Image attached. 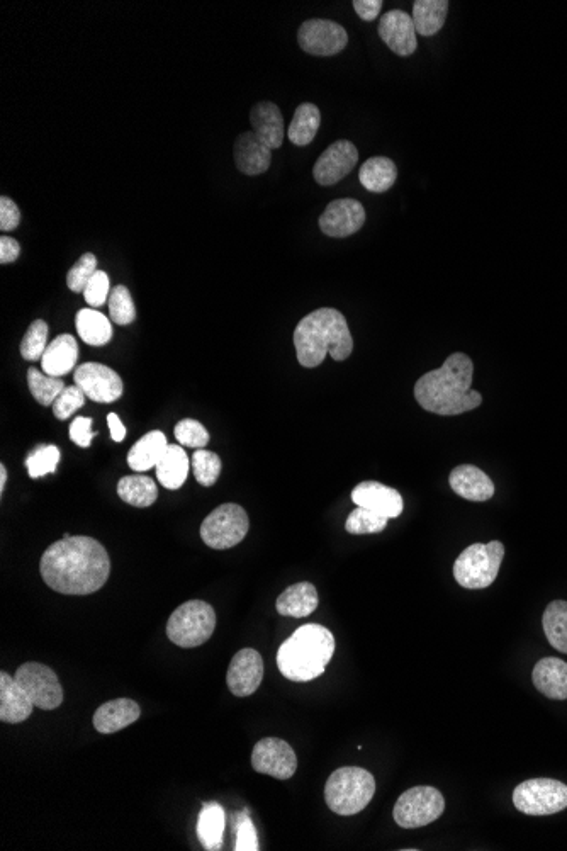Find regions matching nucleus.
Instances as JSON below:
<instances>
[{
    "instance_id": "nucleus-22",
    "label": "nucleus",
    "mask_w": 567,
    "mask_h": 851,
    "mask_svg": "<svg viewBox=\"0 0 567 851\" xmlns=\"http://www.w3.org/2000/svg\"><path fill=\"white\" fill-rule=\"evenodd\" d=\"M34 704L16 678L6 671L0 673V721L19 724L33 714Z\"/></svg>"
},
{
    "instance_id": "nucleus-35",
    "label": "nucleus",
    "mask_w": 567,
    "mask_h": 851,
    "mask_svg": "<svg viewBox=\"0 0 567 851\" xmlns=\"http://www.w3.org/2000/svg\"><path fill=\"white\" fill-rule=\"evenodd\" d=\"M118 495L133 507H152L157 502V483L148 476H124L118 483Z\"/></svg>"
},
{
    "instance_id": "nucleus-10",
    "label": "nucleus",
    "mask_w": 567,
    "mask_h": 851,
    "mask_svg": "<svg viewBox=\"0 0 567 851\" xmlns=\"http://www.w3.org/2000/svg\"><path fill=\"white\" fill-rule=\"evenodd\" d=\"M444 811L445 799L440 790L420 785L399 795L393 816L401 828L415 829L437 821Z\"/></svg>"
},
{
    "instance_id": "nucleus-23",
    "label": "nucleus",
    "mask_w": 567,
    "mask_h": 851,
    "mask_svg": "<svg viewBox=\"0 0 567 851\" xmlns=\"http://www.w3.org/2000/svg\"><path fill=\"white\" fill-rule=\"evenodd\" d=\"M270 162H272V150L265 147L253 131L242 133L236 138L235 164L242 174H264L269 170Z\"/></svg>"
},
{
    "instance_id": "nucleus-49",
    "label": "nucleus",
    "mask_w": 567,
    "mask_h": 851,
    "mask_svg": "<svg viewBox=\"0 0 567 851\" xmlns=\"http://www.w3.org/2000/svg\"><path fill=\"white\" fill-rule=\"evenodd\" d=\"M96 434L92 432V418L77 417L70 425V439L79 447H89Z\"/></svg>"
},
{
    "instance_id": "nucleus-47",
    "label": "nucleus",
    "mask_w": 567,
    "mask_h": 851,
    "mask_svg": "<svg viewBox=\"0 0 567 851\" xmlns=\"http://www.w3.org/2000/svg\"><path fill=\"white\" fill-rule=\"evenodd\" d=\"M238 851H257L259 850V841H257V833L253 828V823L248 818L247 814H243L242 821L238 823V833H236V848Z\"/></svg>"
},
{
    "instance_id": "nucleus-14",
    "label": "nucleus",
    "mask_w": 567,
    "mask_h": 851,
    "mask_svg": "<svg viewBox=\"0 0 567 851\" xmlns=\"http://www.w3.org/2000/svg\"><path fill=\"white\" fill-rule=\"evenodd\" d=\"M73 381L96 403H114L123 396V379L111 367L97 362H85L75 369Z\"/></svg>"
},
{
    "instance_id": "nucleus-52",
    "label": "nucleus",
    "mask_w": 567,
    "mask_h": 851,
    "mask_svg": "<svg viewBox=\"0 0 567 851\" xmlns=\"http://www.w3.org/2000/svg\"><path fill=\"white\" fill-rule=\"evenodd\" d=\"M107 423H109V430H111V437H113L114 442H123L124 437H126V427L121 422V418L116 413H109Z\"/></svg>"
},
{
    "instance_id": "nucleus-30",
    "label": "nucleus",
    "mask_w": 567,
    "mask_h": 851,
    "mask_svg": "<svg viewBox=\"0 0 567 851\" xmlns=\"http://www.w3.org/2000/svg\"><path fill=\"white\" fill-rule=\"evenodd\" d=\"M157 478L160 485L167 490H179L184 485L189 474V457L180 446H169L157 464Z\"/></svg>"
},
{
    "instance_id": "nucleus-31",
    "label": "nucleus",
    "mask_w": 567,
    "mask_h": 851,
    "mask_svg": "<svg viewBox=\"0 0 567 851\" xmlns=\"http://www.w3.org/2000/svg\"><path fill=\"white\" fill-rule=\"evenodd\" d=\"M75 327L79 332L80 339L84 340L85 344L94 345V347H102L109 344L113 339V327L111 320L92 310V308H84L75 316Z\"/></svg>"
},
{
    "instance_id": "nucleus-53",
    "label": "nucleus",
    "mask_w": 567,
    "mask_h": 851,
    "mask_svg": "<svg viewBox=\"0 0 567 851\" xmlns=\"http://www.w3.org/2000/svg\"><path fill=\"white\" fill-rule=\"evenodd\" d=\"M6 483H7V469H6V466H4V464H2V466H0V493H4V490H6Z\"/></svg>"
},
{
    "instance_id": "nucleus-44",
    "label": "nucleus",
    "mask_w": 567,
    "mask_h": 851,
    "mask_svg": "<svg viewBox=\"0 0 567 851\" xmlns=\"http://www.w3.org/2000/svg\"><path fill=\"white\" fill-rule=\"evenodd\" d=\"M175 439L179 440L180 446L204 449L208 446L209 434L197 420L186 418L175 425Z\"/></svg>"
},
{
    "instance_id": "nucleus-43",
    "label": "nucleus",
    "mask_w": 567,
    "mask_h": 851,
    "mask_svg": "<svg viewBox=\"0 0 567 851\" xmlns=\"http://www.w3.org/2000/svg\"><path fill=\"white\" fill-rule=\"evenodd\" d=\"M97 272V259L96 255L87 254L82 255L75 264H73L72 269L68 271L67 274V286L70 291L73 293H84L85 288H87V284H89L90 279L94 277V274Z\"/></svg>"
},
{
    "instance_id": "nucleus-1",
    "label": "nucleus",
    "mask_w": 567,
    "mask_h": 851,
    "mask_svg": "<svg viewBox=\"0 0 567 851\" xmlns=\"http://www.w3.org/2000/svg\"><path fill=\"white\" fill-rule=\"evenodd\" d=\"M46 585L63 595H90L106 585L111 563L101 542L85 536L63 537L46 549L40 563Z\"/></svg>"
},
{
    "instance_id": "nucleus-38",
    "label": "nucleus",
    "mask_w": 567,
    "mask_h": 851,
    "mask_svg": "<svg viewBox=\"0 0 567 851\" xmlns=\"http://www.w3.org/2000/svg\"><path fill=\"white\" fill-rule=\"evenodd\" d=\"M389 519L367 510V508H355L345 522V529L354 536H365V534H379L388 527Z\"/></svg>"
},
{
    "instance_id": "nucleus-17",
    "label": "nucleus",
    "mask_w": 567,
    "mask_h": 851,
    "mask_svg": "<svg viewBox=\"0 0 567 851\" xmlns=\"http://www.w3.org/2000/svg\"><path fill=\"white\" fill-rule=\"evenodd\" d=\"M365 223V209L357 199H337L320 216L321 232L326 237L345 238L359 232Z\"/></svg>"
},
{
    "instance_id": "nucleus-40",
    "label": "nucleus",
    "mask_w": 567,
    "mask_h": 851,
    "mask_svg": "<svg viewBox=\"0 0 567 851\" xmlns=\"http://www.w3.org/2000/svg\"><path fill=\"white\" fill-rule=\"evenodd\" d=\"M48 323L45 320H36V322L31 323V327L28 328V332L24 335L23 340H21V356L26 359V361H38L45 354L46 347H48Z\"/></svg>"
},
{
    "instance_id": "nucleus-39",
    "label": "nucleus",
    "mask_w": 567,
    "mask_h": 851,
    "mask_svg": "<svg viewBox=\"0 0 567 851\" xmlns=\"http://www.w3.org/2000/svg\"><path fill=\"white\" fill-rule=\"evenodd\" d=\"M60 449L57 446H40L36 447L28 459H26V468L33 480L43 478L46 474H53L57 471L58 463H60Z\"/></svg>"
},
{
    "instance_id": "nucleus-24",
    "label": "nucleus",
    "mask_w": 567,
    "mask_h": 851,
    "mask_svg": "<svg viewBox=\"0 0 567 851\" xmlns=\"http://www.w3.org/2000/svg\"><path fill=\"white\" fill-rule=\"evenodd\" d=\"M141 716L140 705L131 699H116L102 704L94 714V728L102 734L118 733Z\"/></svg>"
},
{
    "instance_id": "nucleus-33",
    "label": "nucleus",
    "mask_w": 567,
    "mask_h": 851,
    "mask_svg": "<svg viewBox=\"0 0 567 851\" xmlns=\"http://www.w3.org/2000/svg\"><path fill=\"white\" fill-rule=\"evenodd\" d=\"M447 0H416L413 4V23L416 33L425 38L435 36L445 26L447 12H449Z\"/></svg>"
},
{
    "instance_id": "nucleus-15",
    "label": "nucleus",
    "mask_w": 567,
    "mask_h": 851,
    "mask_svg": "<svg viewBox=\"0 0 567 851\" xmlns=\"http://www.w3.org/2000/svg\"><path fill=\"white\" fill-rule=\"evenodd\" d=\"M357 162L359 152L352 141H335L321 153L313 169V177L320 186H335L354 170Z\"/></svg>"
},
{
    "instance_id": "nucleus-3",
    "label": "nucleus",
    "mask_w": 567,
    "mask_h": 851,
    "mask_svg": "<svg viewBox=\"0 0 567 851\" xmlns=\"http://www.w3.org/2000/svg\"><path fill=\"white\" fill-rule=\"evenodd\" d=\"M294 345L299 364L318 367L325 357L335 361L349 359L354 350V339L345 316L335 308H320L304 316L294 330Z\"/></svg>"
},
{
    "instance_id": "nucleus-18",
    "label": "nucleus",
    "mask_w": 567,
    "mask_h": 851,
    "mask_svg": "<svg viewBox=\"0 0 567 851\" xmlns=\"http://www.w3.org/2000/svg\"><path fill=\"white\" fill-rule=\"evenodd\" d=\"M352 502L357 507L367 508L386 519H398L403 513L405 502L398 490L382 485L379 481H364L352 491Z\"/></svg>"
},
{
    "instance_id": "nucleus-50",
    "label": "nucleus",
    "mask_w": 567,
    "mask_h": 851,
    "mask_svg": "<svg viewBox=\"0 0 567 851\" xmlns=\"http://www.w3.org/2000/svg\"><path fill=\"white\" fill-rule=\"evenodd\" d=\"M352 6H354L355 12L359 14L360 19L371 23V21L377 19L384 4H382V0H354Z\"/></svg>"
},
{
    "instance_id": "nucleus-21",
    "label": "nucleus",
    "mask_w": 567,
    "mask_h": 851,
    "mask_svg": "<svg viewBox=\"0 0 567 851\" xmlns=\"http://www.w3.org/2000/svg\"><path fill=\"white\" fill-rule=\"evenodd\" d=\"M250 123H252L253 133L264 143L265 147H269L270 150L282 147V141H284V135H286V126H284V118H282L281 109L277 104L270 101L255 104V108L250 113Z\"/></svg>"
},
{
    "instance_id": "nucleus-46",
    "label": "nucleus",
    "mask_w": 567,
    "mask_h": 851,
    "mask_svg": "<svg viewBox=\"0 0 567 851\" xmlns=\"http://www.w3.org/2000/svg\"><path fill=\"white\" fill-rule=\"evenodd\" d=\"M84 296L87 305L94 306V308L106 303V299L111 296V284H109V277H107L106 272L97 271L94 274V277L87 284V288H85Z\"/></svg>"
},
{
    "instance_id": "nucleus-51",
    "label": "nucleus",
    "mask_w": 567,
    "mask_h": 851,
    "mask_svg": "<svg viewBox=\"0 0 567 851\" xmlns=\"http://www.w3.org/2000/svg\"><path fill=\"white\" fill-rule=\"evenodd\" d=\"M21 255V245L11 237H0V264H12Z\"/></svg>"
},
{
    "instance_id": "nucleus-34",
    "label": "nucleus",
    "mask_w": 567,
    "mask_h": 851,
    "mask_svg": "<svg viewBox=\"0 0 567 851\" xmlns=\"http://www.w3.org/2000/svg\"><path fill=\"white\" fill-rule=\"evenodd\" d=\"M320 124L321 113L318 106L311 104V102H304L296 109L291 126L287 130V136L296 147H306L311 141L315 140L316 133L320 130Z\"/></svg>"
},
{
    "instance_id": "nucleus-41",
    "label": "nucleus",
    "mask_w": 567,
    "mask_h": 851,
    "mask_svg": "<svg viewBox=\"0 0 567 851\" xmlns=\"http://www.w3.org/2000/svg\"><path fill=\"white\" fill-rule=\"evenodd\" d=\"M192 471L201 486H213L221 474V459L214 452L197 449L192 456Z\"/></svg>"
},
{
    "instance_id": "nucleus-20",
    "label": "nucleus",
    "mask_w": 567,
    "mask_h": 851,
    "mask_svg": "<svg viewBox=\"0 0 567 851\" xmlns=\"http://www.w3.org/2000/svg\"><path fill=\"white\" fill-rule=\"evenodd\" d=\"M449 483L455 495L471 502H488L495 495V483L488 474L472 464H462L452 469Z\"/></svg>"
},
{
    "instance_id": "nucleus-36",
    "label": "nucleus",
    "mask_w": 567,
    "mask_h": 851,
    "mask_svg": "<svg viewBox=\"0 0 567 851\" xmlns=\"http://www.w3.org/2000/svg\"><path fill=\"white\" fill-rule=\"evenodd\" d=\"M542 626L552 648L567 654V602L554 600L547 605L542 617Z\"/></svg>"
},
{
    "instance_id": "nucleus-6",
    "label": "nucleus",
    "mask_w": 567,
    "mask_h": 851,
    "mask_svg": "<svg viewBox=\"0 0 567 851\" xmlns=\"http://www.w3.org/2000/svg\"><path fill=\"white\" fill-rule=\"evenodd\" d=\"M505 558L503 542L472 544L455 559L454 578L467 590H484L495 583Z\"/></svg>"
},
{
    "instance_id": "nucleus-2",
    "label": "nucleus",
    "mask_w": 567,
    "mask_h": 851,
    "mask_svg": "<svg viewBox=\"0 0 567 851\" xmlns=\"http://www.w3.org/2000/svg\"><path fill=\"white\" fill-rule=\"evenodd\" d=\"M474 364L462 352L447 357L440 369L423 374L415 384V398L423 410L452 417L476 410L483 403V396L472 389Z\"/></svg>"
},
{
    "instance_id": "nucleus-12",
    "label": "nucleus",
    "mask_w": 567,
    "mask_h": 851,
    "mask_svg": "<svg viewBox=\"0 0 567 851\" xmlns=\"http://www.w3.org/2000/svg\"><path fill=\"white\" fill-rule=\"evenodd\" d=\"M298 43L309 55L333 57L349 45V34L335 21L309 19L299 28Z\"/></svg>"
},
{
    "instance_id": "nucleus-37",
    "label": "nucleus",
    "mask_w": 567,
    "mask_h": 851,
    "mask_svg": "<svg viewBox=\"0 0 567 851\" xmlns=\"http://www.w3.org/2000/svg\"><path fill=\"white\" fill-rule=\"evenodd\" d=\"M28 386L34 400L43 406H53L58 396L62 395L63 389L67 388L62 379L48 376L36 367L28 369Z\"/></svg>"
},
{
    "instance_id": "nucleus-7",
    "label": "nucleus",
    "mask_w": 567,
    "mask_h": 851,
    "mask_svg": "<svg viewBox=\"0 0 567 851\" xmlns=\"http://www.w3.org/2000/svg\"><path fill=\"white\" fill-rule=\"evenodd\" d=\"M216 629V614L203 600L180 605L167 622V636L180 648H197L208 643Z\"/></svg>"
},
{
    "instance_id": "nucleus-11",
    "label": "nucleus",
    "mask_w": 567,
    "mask_h": 851,
    "mask_svg": "<svg viewBox=\"0 0 567 851\" xmlns=\"http://www.w3.org/2000/svg\"><path fill=\"white\" fill-rule=\"evenodd\" d=\"M16 682L23 688L34 707L53 711L63 702L62 683L57 673L41 663H24L16 671Z\"/></svg>"
},
{
    "instance_id": "nucleus-45",
    "label": "nucleus",
    "mask_w": 567,
    "mask_h": 851,
    "mask_svg": "<svg viewBox=\"0 0 567 851\" xmlns=\"http://www.w3.org/2000/svg\"><path fill=\"white\" fill-rule=\"evenodd\" d=\"M87 396L84 391L75 384V386H67L63 389L62 395L58 396L57 401L53 403V413L60 420H67L72 417L73 413L84 406Z\"/></svg>"
},
{
    "instance_id": "nucleus-25",
    "label": "nucleus",
    "mask_w": 567,
    "mask_h": 851,
    "mask_svg": "<svg viewBox=\"0 0 567 851\" xmlns=\"http://www.w3.org/2000/svg\"><path fill=\"white\" fill-rule=\"evenodd\" d=\"M79 361V344L73 335H60L46 347L41 357V369L48 376L62 378L75 369Z\"/></svg>"
},
{
    "instance_id": "nucleus-48",
    "label": "nucleus",
    "mask_w": 567,
    "mask_h": 851,
    "mask_svg": "<svg viewBox=\"0 0 567 851\" xmlns=\"http://www.w3.org/2000/svg\"><path fill=\"white\" fill-rule=\"evenodd\" d=\"M21 223V211L17 208V204L7 196L0 198V230L2 232H12L16 230Z\"/></svg>"
},
{
    "instance_id": "nucleus-28",
    "label": "nucleus",
    "mask_w": 567,
    "mask_h": 851,
    "mask_svg": "<svg viewBox=\"0 0 567 851\" xmlns=\"http://www.w3.org/2000/svg\"><path fill=\"white\" fill-rule=\"evenodd\" d=\"M169 449L167 437L160 430H153L148 434L143 435L135 446L131 447L128 454V464L131 469H135L138 473H145L150 469L157 468L163 454Z\"/></svg>"
},
{
    "instance_id": "nucleus-16",
    "label": "nucleus",
    "mask_w": 567,
    "mask_h": 851,
    "mask_svg": "<svg viewBox=\"0 0 567 851\" xmlns=\"http://www.w3.org/2000/svg\"><path fill=\"white\" fill-rule=\"evenodd\" d=\"M264 680V660L259 651L245 648L235 654L226 673V683L231 694L236 697H248L259 690Z\"/></svg>"
},
{
    "instance_id": "nucleus-13",
    "label": "nucleus",
    "mask_w": 567,
    "mask_h": 851,
    "mask_svg": "<svg viewBox=\"0 0 567 851\" xmlns=\"http://www.w3.org/2000/svg\"><path fill=\"white\" fill-rule=\"evenodd\" d=\"M252 767L257 773L277 780H289L298 770V756L284 739H260L253 748Z\"/></svg>"
},
{
    "instance_id": "nucleus-26",
    "label": "nucleus",
    "mask_w": 567,
    "mask_h": 851,
    "mask_svg": "<svg viewBox=\"0 0 567 851\" xmlns=\"http://www.w3.org/2000/svg\"><path fill=\"white\" fill-rule=\"evenodd\" d=\"M532 682L547 699L567 700V663L559 658H542L537 661Z\"/></svg>"
},
{
    "instance_id": "nucleus-32",
    "label": "nucleus",
    "mask_w": 567,
    "mask_h": 851,
    "mask_svg": "<svg viewBox=\"0 0 567 851\" xmlns=\"http://www.w3.org/2000/svg\"><path fill=\"white\" fill-rule=\"evenodd\" d=\"M226 816L223 807L216 802L204 804L197 819V836L206 850H219L225 835Z\"/></svg>"
},
{
    "instance_id": "nucleus-9",
    "label": "nucleus",
    "mask_w": 567,
    "mask_h": 851,
    "mask_svg": "<svg viewBox=\"0 0 567 851\" xmlns=\"http://www.w3.org/2000/svg\"><path fill=\"white\" fill-rule=\"evenodd\" d=\"M250 529L245 508L235 503H225L214 508L201 525V539L211 549H230L245 539Z\"/></svg>"
},
{
    "instance_id": "nucleus-4",
    "label": "nucleus",
    "mask_w": 567,
    "mask_h": 851,
    "mask_svg": "<svg viewBox=\"0 0 567 851\" xmlns=\"http://www.w3.org/2000/svg\"><path fill=\"white\" fill-rule=\"evenodd\" d=\"M335 637L320 624L299 627L277 653V666L291 682H311L321 677L335 653Z\"/></svg>"
},
{
    "instance_id": "nucleus-42",
    "label": "nucleus",
    "mask_w": 567,
    "mask_h": 851,
    "mask_svg": "<svg viewBox=\"0 0 567 851\" xmlns=\"http://www.w3.org/2000/svg\"><path fill=\"white\" fill-rule=\"evenodd\" d=\"M109 303V318L118 325H130L135 322L136 308L131 298L130 291L126 286H118L111 291V296L107 299Z\"/></svg>"
},
{
    "instance_id": "nucleus-29",
    "label": "nucleus",
    "mask_w": 567,
    "mask_h": 851,
    "mask_svg": "<svg viewBox=\"0 0 567 851\" xmlns=\"http://www.w3.org/2000/svg\"><path fill=\"white\" fill-rule=\"evenodd\" d=\"M359 179L367 191L382 194L394 186L398 169L391 158L372 157L360 167Z\"/></svg>"
},
{
    "instance_id": "nucleus-8",
    "label": "nucleus",
    "mask_w": 567,
    "mask_h": 851,
    "mask_svg": "<svg viewBox=\"0 0 567 851\" xmlns=\"http://www.w3.org/2000/svg\"><path fill=\"white\" fill-rule=\"evenodd\" d=\"M513 806L527 816H552L567 807V785L554 778L525 780L513 790Z\"/></svg>"
},
{
    "instance_id": "nucleus-19",
    "label": "nucleus",
    "mask_w": 567,
    "mask_h": 851,
    "mask_svg": "<svg viewBox=\"0 0 567 851\" xmlns=\"http://www.w3.org/2000/svg\"><path fill=\"white\" fill-rule=\"evenodd\" d=\"M379 36L389 50L399 57H410L416 51V29L413 17L405 11H389L379 21Z\"/></svg>"
},
{
    "instance_id": "nucleus-27",
    "label": "nucleus",
    "mask_w": 567,
    "mask_h": 851,
    "mask_svg": "<svg viewBox=\"0 0 567 851\" xmlns=\"http://www.w3.org/2000/svg\"><path fill=\"white\" fill-rule=\"evenodd\" d=\"M277 612L284 617H296L303 619L315 612L318 607V592L315 585L308 581H301L287 588L277 598Z\"/></svg>"
},
{
    "instance_id": "nucleus-5",
    "label": "nucleus",
    "mask_w": 567,
    "mask_h": 851,
    "mask_svg": "<svg viewBox=\"0 0 567 851\" xmlns=\"http://www.w3.org/2000/svg\"><path fill=\"white\" fill-rule=\"evenodd\" d=\"M374 794V775L359 767L338 768L330 775L325 787L326 804L338 816H354L364 811Z\"/></svg>"
}]
</instances>
